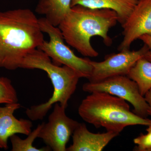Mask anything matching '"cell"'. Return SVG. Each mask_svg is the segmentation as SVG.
<instances>
[{
    "mask_svg": "<svg viewBox=\"0 0 151 151\" xmlns=\"http://www.w3.org/2000/svg\"><path fill=\"white\" fill-rule=\"evenodd\" d=\"M147 50L144 44L137 50H122L109 55L101 62L91 60L92 70L88 80L90 82H94L113 76L128 75L137 61L144 58Z\"/></svg>",
    "mask_w": 151,
    "mask_h": 151,
    "instance_id": "ba28073f",
    "label": "cell"
},
{
    "mask_svg": "<svg viewBox=\"0 0 151 151\" xmlns=\"http://www.w3.org/2000/svg\"><path fill=\"white\" fill-rule=\"evenodd\" d=\"M144 97L149 105V109L148 110V115L151 116V89L146 93Z\"/></svg>",
    "mask_w": 151,
    "mask_h": 151,
    "instance_id": "d6986e66",
    "label": "cell"
},
{
    "mask_svg": "<svg viewBox=\"0 0 151 151\" xmlns=\"http://www.w3.org/2000/svg\"><path fill=\"white\" fill-rule=\"evenodd\" d=\"M123 38L119 51L130 49L141 36L151 35V0H137L129 16L122 25Z\"/></svg>",
    "mask_w": 151,
    "mask_h": 151,
    "instance_id": "9c48e42d",
    "label": "cell"
},
{
    "mask_svg": "<svg viewBox=\"0 0 151 151\" xmlns=\"http://www.w3.org/2000/svg\"><path fill=\"white\" fill-rule=\"evenodd\" d=\"M44 122L38 125L37 127L28 135L24 139H22L16 134L11 136L10 139L12 145V151H49L51 149L48 147L38 149L33 146L34 142L38 138L39 133L43 126Z\"/></svg>",
    "mask_w": 151,
    "mask_h": 151,
    "instance_id": "9a60e30c",
    "label": "cell"
},
{
    "mask_svg": "<svg viewBox=\"0 0 151 151\" xmlns=\"http://www.w3.org/2000/svg\"><path fill=\"white\" fill-rule=\"evenodd\" d=\"M119 22L116 12L110 9H93L81 5L71 7L58 27L65 41L85 57H96L99 53L92 46L94 36L103 39L107 46L113 40L109 32Z\"/></svg>",
    "mask_w": 151,
    "mask_h": 151,
    "instance_id": "7a4b0ae2",
    "label": "cell"
},
{
    "mask_svg": "<svg viewBox=\"0 0 151 151\" xmlns=\"http://www.w3.org/2000/svg\"><path fill=\"white\" fill-rule=\"evenodd\" d=\"M84 121L97 128L120 134L124 128L135 125L151 126V120L130 111L126 100L104 92H94L82 100L78 108Z\"/></svg>",
    "mask_w": 151,
    "mask_h": 151,
    "instance_id": "3957f363",
    "label": "cell"
},
{
    "mask_svg": "<svg viewBox=\"0 0 151 151\" xmlns=\"http://www.w3.org/2000/svg\"><path fill=\"white\" fill-rule=\"evenodd\" d=\"M65 109L55 103L48 122H44L38 136L54 151H66V145L79 123L66 116Z\"/></svg>",
    "mask_w": 151,
    "mask_h": 151,
    "instance_id": "52a82bcc",
    "label": "cell"
},
{
    "mask_svg": "<svg viewBox=\"0 0 151 151\" xmlns=\"http://www.w3.org/2000/svg\"><path fill=\"white\" fill-rule=\"evenodd\" d=\"M42 31L47 34L48 41L44 40L39 47L57 65H66L75 70L80 78L90 77L92 66L89 58H82L76 55L65 43V40L58 27L51 24L45 17L39 19Z\"/></svg>",
    "mask_w": 151,
    "mask_h": 151,
    "instance_id": "5b68a950",
    "label": "cell"
},
{
    "mask_svg": "<svg viewBox=\"0 0 151 151\" xmlns=\"http://www.w3.org/2000/svg\"><path fill=\"white\" fill-rule=\"evenodd\" d=\"M72 0H39L35 11L51 24L58 27L71 9Z\"/></svg>",
    "mask_w": 151,
    "mask_h": 151,
    "instance_id": "4fadbf2b",
    "label": "cell"
},
{
    "mask_svg": "<svg viewBox=\"0 0 151 151\" xmlns=\"http://www.w3.org/2000/svg\"><path fill=\"white\" fill-rule=\"evenodd\" d=\"M16 90L9 78L0 77V104L18 103Z\"/></svg>",
    "mask_w": 151,
    "mask_h": 151,
    "instance_id": "2e32d148",
    "label": "cell"
},
{
    "mask_svg": "<svg viewBox=\"0 0 151 151\" xmlns=\"http://www.w3.org/2000/svg\"><path fill=\"white\" fill-rule=\"evenodd\" d=\"M44 40L39 19L29 9L0 12V68H20L24 58Z\"/></svg>",
    "mask_w": 151,
    "mask_h": 151,
    "instance_id": "6da1fadb",
    "label": "cell"
},
{
    "mask_svg": "<svg viewBox=\"0 0 151 151\" xmlns=\"http://www.w3.org/2000/svg\"><path fill=\"white\" fill-rule=\"evenodd\" d=\"M83 91L91 93L104 92L122 98L131 103L133 112L143 118L149 116V105L141 94L137 84L127 76H118L100 81L87 82L83 85Z\"/></svg>",
    "mask_w": 151,
    "mask_h": 151,
    "instance_id": "8992f818",
    "label": "cell"
},
{
    "mask_svg": "<svg viewBox=\"0 0 151 151\" xmlns=\"http://www.w3.org/2000/svg\"><path fill=\"white\" fill-rule=\"evenodd\" d=\"M146 134H141L134 139V142L137 145L135 150L151 151V126L147 129Z\"/></svg>",
    "mask_w": 151,
    "mask_h": 151,
    "instance_id": "e0dca14e",
    "label": "cell"
},
{
    "mask_svg": "<svg viewBox=\"0 0 151 151\" xmlns=\"http://www.w3.org/2000/svg\"><path fill=\"white\" fill-rule=\"evenodd\" d=\"M119 134L111 132L94 134L84 123H79L72 134L73 142L67 151H101Z\"/></svg>",
    "mask_w": 151,
    "mask_h": 151,
    "instance_id": "8fae6325",
    "label": "cell"
},
{
    "mask_svg": "<svg viewBox=\"0 0 151 151\" xmlns=\"http://www.w3.org/2000/svg\"><path fill=\"white\" fill-rule=\"evenodd\" d=\"M137 0H72L71 7L81 5L93 9H110L116 12L122 25L129 16Z\"/></svg>",
    "mask_w": 151,
    "mask_h": 151,
    "instance_id": "7c38bea8",
    "label": "cell"
},
{
    "mask_svg": "<svg viewBox=\"0 0 151 151\" xmlns=\"http://www.w3.org/2000/svg\"><path fill=\"white\" fill-rule=\"evenodd\" d=\"M21 108L18 103L6 104L0 107V148L8 149V141L17 134L28 136L32 132V122L25 119H17L14 113Z\"/></svg>",
    "mask_w": 151,
    "mask_h": 151,
    "instance_id": "30bf717a",
    "label": "cell"
},
{
    "mask_svg": "<svg viewBox=\"0 0 151 151\" xmlns=\"http://www.w3.org/2000/svg\"><path fill=\"white\" fill-rule=\"evenodd\" d=\"M139 39L142 40L148 48L144 58L151 62V35H144L141 36Z\"/></svg>",
    "mask_w": 151,
    "mask_h": 151,
    "instance_id": "ac0fdd59",
    "label": "cell"
},
{
    "mask_svg": "<svg viewBox=\"0 0 151 151\" xmlns=\"http://www.w3.org/2000/svg\"><path fill=\"white\" fill-rule=\"evenodd\" d=\"M127 76L137 83L144 97L151 89V62L142 58L135 63Z\"/></svg>",
    "mask_w": 151,
    "mask_h": 151,
    "instance_id": "5bb4252c",
    "label": "cell"
},
{
    "mask_svg": "<svg viewBox=\"0 0 151 151\" xmlns=\"http://www.w3.org/2000/svg\"><path fill=\"white\" fill-rule=\"evenodd\" d=\"M20 68L40 69L45 71L53 87L52 96L45 103L33 105L27 109L25 113L32 121L42 120L53 105L59 103L65 108L68 101L76 89L80 76L72 68L55 64L51 58L39 48L24 58Z\"/></svg>",
    "mask_w": 151,
    "mask_h": 151,
    "instance_id": "277c9868",
    "label": "cell"
}]
</instances>
